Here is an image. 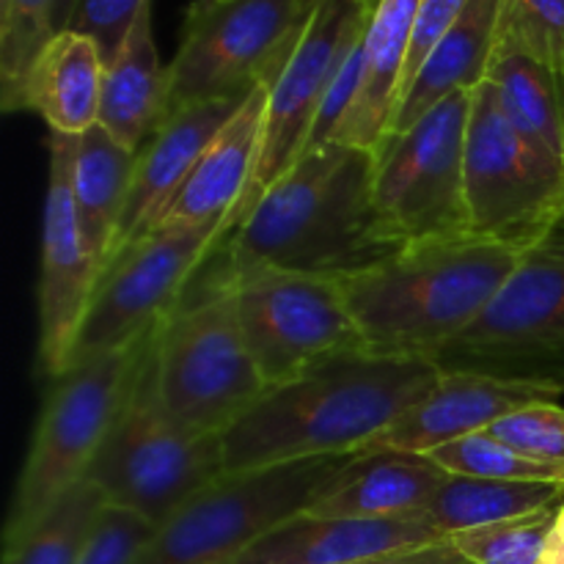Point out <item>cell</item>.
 I'll use <instances>...</instances> for the list:
<instances>
[{
    "label": "cell",
    "mask_w": 564,
    "mask_h": 564,
    "mask_svg": "<svg viewBox=\"0 0 564 564\" xmlns=\"http://www.w3.org/2000/svg\"><path fill=\"white\" fill-rule=\"evenodd\" d=\"M246 99H207L171 108L169 119L138 152L130 198L121 215L113 259L158 226L169 204L193 174L204 149ZM110 259V262H113Z\"/></svg>",
    "instance_id": "cell-17"
},
{
    "label": "cell",
    "mask_w": 564,
    "mask_h": 564,
    "mask_svg": "<svg viewBox=\"0 0 564 564\" xmlns=\"http://www.w3.org/2000/svg\"><path fill=\"white\" fill-rule=\"evenodd\" d=\"M496 47L543 64L564 91V0H501Z\"/></svg>",
    "instance_id": "cell-31"
},
{
    "label": "cell",
    "mask_w": 564,
    "mask_h": 564,
    "mask_svg": "<svg viewBox=\"0 0 564 564\" xmlns=\"http://www.w3.org/2000/svg\"><path fill=\"white\" fill-rule=\"evenodd\" d=\"M471 94L457 91L372 152V198L380 229L397 248L468 235L466 132Z\"/></svg>",
    "instance_id": "cell-11"
},
{
    "label": "cell",
    "mask_w": 564,
    "mask_h": 564,
    "mask_svg": "<svg viewBox=\"0 0 564 564\" xmlns=\"http://www.w3.org/2000/svg\"><path fill=\"white\" fill-rule=\"evenodd\" d=\"M449 540L422 518H323L297 512L229 564H347Z\"/></svg>",
    "instance_id": "cell-19"
},
{
    "label": "cell",
    "mask_w": 564,
    "mask_h": 564,
    "mask_svg": "<svg viewBox=\"0 0 564 564\" xmlns=\"http://www.w3.org/2000/svg\"><path fill=\"white\" fill-rule=\"evenodd\" d=\"M9 3H11V0H0V14H3V11L9 9Z\"/></svg>",
    "instance_id": "cell-40"
},
{
    "label": "cell",
    "mask_w": 564,
    "mask_h": 564,
    "mask_svg": "<svg viewBox=\"0 0 564 564\" xmlns=\"http://www.w3.org/2000/svg\"><path fill=\"white\" fill-rule=\"evenodd\" d=\"M501 0H468L438 47L424 61L411 91L397 108L391 132H400L457 91H474L488 75L496 47Z\"/></svg>",
    "instance_id": "cell-24"
},
{
    "label": "cell",
    "mask_w": 564,
    "mask_h": 564,
    "mask_svg": "<svg viewBox=\"0 0 564 564\" xmlns=\"http://www.w3.org/2000/svg\"><path fill=\"white\" fill-rule=\"evenodd\" d=\"M75 6H77V0H55V11H53L55 33L66 31V25H69L72 14H75Z\"/></svg>",
    "instance_id": "cell-39"
},
{
    "label": "cell",
    "mask_w": 564,
    "mask_h": 564,
    "mask_svg": "<svg viewBox=\"0 0 564 564\" xmlns=\"http://www.w3.org/2000/svg\"><path fill=\"white\" fill-rule=\"evenodd\" d=\"M350 457L226 471L154 532L135 564H229L270 529L306 510Z\"/></svg>",
    "instance_id": "cell-9"
},
{
    "label": "cell",
    "mask_w": 564,
    "mask_h": 564,
    "mask_svg": "<svg viewBox=\"0 0 564 564\" xmlns=\"http://www.w3.org/2000/svg\"><path fill=\"white\" fill-rule=\"evenodd\" d=\"M154 532H158V527L143 521L135 512L108 505L77 564H135L149 540L154 538Z\"/></svg>",
    "instance_id": "cell-34"
},
{
    "label": "cell",
    "mask_w": 564,
    "mask_h": 564,
    "mask_svg": "<svg viewBox=\"0 0 564 564\" xmlns=\"http://www.w3.org/2000/svg\"><path fill=\"white\" fill-rule=\"evenodd\" d=\"M564 505V485L554 482H510V479L457 477L449 474L422 521L438 529L444 538L468 532V529L490 527V523L512 521Z\"/></svg>",
    "instance_id": "cell-26"
},
{
    "label": "cell",
    "mask_w": 564,
    "mask_h": 564,
    "mask_svg": "<svg viewBox=\"0 0 564 564\" xmlns=\"http://www.w3.org/2000/svg\"><path fill=\"white\" fill-rule=\"evenodd\" d=\"M518 259L477 235L438 237L341 275L339 286L369 352L435 358L482 317Z\"/></svg>",
    "instance_id": "cell-3"
},
{
    "label": "cell",
    "mask_w": 564,
    "mask_h": 564,
    "mask_svg": "<svg viewBox=\"0 0 564 564\" xmlns=\"http://www.w3.org/2000/svg\"><path fill=\"white\" fill-rule=\"evenodd\" d=\"M149 3L152 0H77L66 31L94 39L108 66L124 47L132 25Z\"/></svg>",
    "instance_id": "cell-35"
},
{
    "label": "cell",
    "mask_w": 564,
    "mask_h": 564,
    "mask_svg": "<svg viewBox=\"0 0 564 564\" xmlns=\"http://www.w3.org/2000/svg\"><path fill=\"white\" fill-rule=\"evenodd\" d=\"M485 83L532 141L564 158V91L543 64L516 50L494 47Z\"/></svg>",
    "instance_id": "cell-27"
},
{
    "label": "cell",
    "mask_w": 564,
    "mask_h": 564,
    "mask_svg": "<svg viewBox=\"0 0 564 564\" xmlns=\"http://www.w3.org/2000/svg\"><path fill=\"white\" fill-rule=\"evenodd\" d=\"M419 0H380L361 39V75L358 91L336 130L334 141L358 149L380 147L391 132L402 99L408 47H411L413 14Z\"/></svg>",
    "instance_id": "cell-21"
},
{
    "label": "cell",
    "mask_w": 564,
    "mask_h": 564,
    "mask_svg": "<svg viewBox=\"0 0 564 564\" xmlns=\"http://www.w3.org/2000/svg\"><path fill=\"white\" fill-rule=\"evenodd\" d=\"M560 507L452 534V545L471 564H543L545 543Z\"/></svg>",
    "instance_id": "cell-32"
},
{
    "label": "cell",
    "mask_w": 564,
    "mask_h": 564,
    "mask_svg": "<svg viewBox=\"0 0 564 564\" xmlns=\"http://www.w3.org/2000/svg\"><path fill=\"white\" fill-rule=\"evenodd\" d=\"M171 113V75L160 64L152 36V3L141 11L124 47L105 66L99 119L110 135L132 152H141L149 138Z\"/></svg>",
    "instance_id": "cell-22"
},
{
    "label": "cell",
    "mask_w": 564,
    "mask_h": 564,
    "mask_svg": "<svg viewBox=\"0 0 564 564\" xmlns=\"http://www.w3.org/2000/svg\"><path fill=\"white\" fill-rule=\"evenodd\" d=\"M154 336L143 352L130 397L86 479L102 490L110 507L135 512L160 529L193 496L224 477L226 460L220 435L185 427L160 400Z\"/></svg>",
    "instance_id": "cell-4"
},
{
    "label": "cell",
    "mask_w": 564,
    "mask_h": 564,
    "mask_svg": "<svg viewBox=\"0 0 564 564\" xmlns=\"http://www.w3.org/2000/svg\"><path fill=\"white\" fill-rule=\"evenodd\" d=\"M226 237V226L174 224L127 246L105 268L66 367L147 341L182 306Z\"/></svg>",
    "instance_id": "cell-12"
},
{
    "label": "cell",
    "mask_w": 564,
    "mask_h": 564,
    "mask_svg": "<svg viewBox=\"0 0 564 564\" xmlns=\"http://www.w3.org/2000/svg\"><path fill=\"white\" fill-rule=\"evenodd\" d=\"M138 152L116 141L102 124H94L77 135L75 163H72V187H75L77 215L91 242L102 270L113 259L121 215L130 198L135 176Z\"/></svg>",
    "instance_id": "cell-25"
},
{
    "label": "cell",
    "mask_w": 564,
    "mask_h": 564,
    "mask_svg": "<svg viewBox=\"0 0 564 564\" xmlns=\"http://www.w3.org/2000/svg\"><path fill=\"white\" fill-rule=\"evenodd\" d=\"M562 389L534 380L501 378L474 369H444L435 389L364 452L430 455L446 444L485 433L510 413L538 402H556Z\"/></svg>",
    "instance_id": "cell-16"
},
{
    "label": "cell",
    "mask_w": 564,
    "mask_h": 564,
    "mask_svg": "<svg viewBox=\"0 0 564 564\" xmlns=\"http://www.w3.org/2000/svg\"><path fill=\"white\" fill-rule=\"evenodd\" d=\"M490 433L534 460L564 466V408L556 402L521 408L496 422Z\"/></svg>",
    "instance_id": "cell-33"
},
{
    "label": "cell",
    "mask_w": 564,
    "mask_h": 564,
    "mask_svg": "<svg viewBox=\"0 0 564 564\" xmlns=\"http://www.w3.org/2000/svg\"><path fill=\"white\" fill-rule=\"evenodd\" d=\"M433 361L564 391V215L521 253L482 317Z\"/></svg>",
    "instance_id": "cell-10"
},
{
    "label": "cell",
    "mask_w": 564,
    "mask_h": 564,
    "mask_svg": "<svg viewBox=\"0 0 564 564\" xmlns=\"http://www.w3.org/2000/svg\"><path fill=\"white\" fill-rule=\"evenodd\" d=\"M463 185L468 235L518 253L564 215V158L532 141L505 113L490 83L471 94Z\"/></svg>",
    "instance_id": "cell-7"
},
{
    "label": "cell",
    "mask_w": 564,
    "mask_h": 564,
    "mask_svg": "<svg viewBox=\"0 0 564 564\" xmlns=\"http://www.w3.org/2000/svg\"><path fill=\"white\" fill-rule=\"evenodd\" d=\"M372 11L375 6L361 0H319L295 53L286 61L279 80L268 88L262 149L240 220L251 213L264 191L308 152L330 88L347 55L361 42Z\"/></svg>",
    "instance_id": "cell-14"
},
{
    "label": "cell",
    "mask_w": 564,
    "mask_h": 564,
    "mask_svg": "<svg viewBox=\"0 0 564 564\" xmlns=\"http://www.w3.org/2000/svg\"><path fill=\"white\" fill-rule=\"evenodd\" d=\"M446 477L427 455L361 452L328 479L306 512L323 518H419Z\"/></svg>",
    "instance_id": "cell-20"
},
{
    "label": "cell",
    "mask_w": 564,
    "mask_h": 564,
    "mask_svg": "<svg viewBox=\"0 0 564 564\" xmlns=\"http://www.w3.org/2000/svg\"><path fill=\"white\" fill-rule=\"evenodd\" d=\"M444 369L422 356L345 352L273 386L224 433L226 471L361 455L419 405Z\"/></svg>",
    "instance_id": "cell-2"
},
{
    "label": "cell",
    "mask_w": 564,
    "mask_h": 564,
    "mask_svg": "<svg viewBox=\"0 0 564 564\" xmlns=\"http://www.w3.org/2000/svg\"><path fill=\"white\" fill-rule=\"evenodd\" d=\"M394 251L375 213L372 152L330 141L264 191L193 286H224L262 268L341 279Z\"/></svg>",
    "instance_id": "cell-1"
},
{
    "label": "cell",
    "mask_w": 564,
    "mask_h": 564,
    "mask_svg": "<svg viewBox=\"0 0 564 564\" xmlns=\"http://www.w3.org/2000/svg\"><path fill=\"white\" fill-rule=\"evenodd\" d=\"M264 105H268V86H259L257 91L248 94L246 102L204 149L202 160L180 187L158 226L196 224L226 226L229 235L235 231L242 204L251 191L253 174H257Z\"/></svg>",
    "instance_id": "cell-18"
},
{
    "label": "cell",
    "mask_w": 564,
    "mask_h": 564,
    "mask_svg": "<svg viewBox=\"0 0 564 564\" xmlns=\"http://www.w3.org/2000/svg\"><path fill=\"white\" fill-rule=\"evenodd\" d=\"M319 0H193L169 64L171 108L273 86Z\"/></svg>",
    "instance_id": "cell-8"
},
{
    "label": "cell",
    "mask_w": 564,
    "mask_h": 564,
    "mask_svg": "<svg viewBox=\"0 0 564 564\" xmlns=\"http://www.w3.org/2000/svg\"><path fill=\"white\" fill-rule=\"evenodd\" d=\"M154 380L185 427L220 435L268 391L242 336L229 290L191 286L154 336Z\"/></svg>",
    "instance_id": "cell-6"
},
{
    "label": "cell",
    "mask_w": 564,
    "mask_h": 564,
    "mask_svg": "<svg viewBox=\"0 0 564 564\" xmlns=\"http://www.w3.org/2000/svg\"><path fill=\"white\" fill-rule=\"evenodd\" d=\"M105 58L97 42L75 31L50 36L28 69L20 110H33L55 135H83L99 119Z\"/></svg>",
    "instance_id": "cell-23"
},
{
    "label": "cell",
    "mask_w": 564,
    "mask_h": 564,
    "mask_svg": "<svg viewBox=\"0 0 564 564\" xmlns=\"http://www.w3.org/2000/svg\"><path fill=\"white\" fill-rule=\"evenodd\" d=\"M543 564H564V505L560 507V516H556L549 543H545Z\"/></svg>",
    "instance_id": "cell-38"
},
{
    "label": "cell",
    "mask_w": 564,
    "mask_h": 564,
    "mask_svg": "<svg viewBox=\"0 0 564 564\" xmlns=\"http://www.w3.org/2000/svg\"><path fill=\"white\" fill-rule=\"evenodd\" d=\"M55 0H11L0 14V105L20 110V91L28 69L55 33Z\"/></svg>",
    "instance_id": "cell-30"
},
{
    "label": "cell",
    "mask_w": 564,
    "mask_h": 564,
    "mask_svg": "<svg viewBox=\"0 0 564 564\" xmlns=\"http://www.w3.org/2000/svg\"><path fill=\"white\" fill-rule=\"evenodd\" d=\"M347 564H471L460 551L452 545V540L430 545H413V549L389 551L380 556H367V560L347 562Z\"/></svg>",
    "instance_id": "cell-37"
},
{
    "label": "cell",
    "mask_w": 564,
    "mask_h": 564,
    "mask_svg": "<svg viewBox=\"0 0 564 564\" xmlns=\"http://www.w3.org/2000/svg\"><path fill=\"white\" fill-rule=\"evenodd\" d=\"M466 3L468 0H419L416 14H413L405 77H402V99H405V94L411 91L413 80H416L419 72H422L424 61L430 58V53L438 47L441 39H444L446 33H449V28L455 25V20L460 17L463 6Z\"/></svg>",
    "instance_id": "cell-36"
},
{
    "label": "cell",
    "mask_w": 564,
    "mask_h": 564,
    "mask_svg": "<svg viewBox=\"0 0 564 564\" xmlns=\"http://www.w3.org/2000/svg\"><path fill=\"white\" fill-rule=\"evenodd\" d=\"M268 389L301 378L345 352L367 350L339 279L262 268L224 286Z\"/></svg>",
    "instance_id": "cell-13"
},
{
    "label": "cell",
    "mask_w": 564,
    "mask_h": 564,
    "mask_svg": "<svg viewBox=\"0 0 564 564\" xmlns=\"http://www.w3.org/2000/svg\"><path fill=\"white\" fill-rule=\"evenodd\" d=\"M77 135L50 132V185L44 204L42 273H39V372L55 380L64 375L102 262L80 226L72 187Z\"/></svg>",
    "instance_id": "cell-15"
},
{
    "label": "cell",
    "mask_w": 564,
    "mask_h": 564,
    "mask_svg": "<svg viewBox=\"0 0 564 564\" xmlns=\"http://www.w3.org/2000/svg\"><path fill=\"white\" fill-rule=\"evenodd\" d=\"M152 336L130 350L72 364L53 380L17 479L6 518V545L20 543L61 496L86 479L99 446L130 397Z\"/></svg>",
    "instance_id": "cell-5"
},
{
    "label": "cell",
    "mask_w": 564,
    "mask_h": 564,
    "mask_svg": "<svg viewBox=\"0 0 564 564\" xmlns=\"http://www.w3.org/2000/svg\"><path fill=\"white\" fill-rule=\"evenodd\" d=\"M105 507L102 490L83 479L33 523L20 543L6 545L3 564H77Z\"/></svg>",
    "instance_id": "cell-28"
},
{
    "label": "cell",
    "mask_w": 564,
    "mask_h": 564,
    "mask_svg": "<svg viewBox=\"0 0 564 564\" xmlns=\"http://www.w3.org/2000/svg\"><path fill=\"white\" fill-rule=\"evenodd\" d=\"M361 3H367V6H378L380 0H361Z\"/></svg>",
    "instance_id": "cell-41"
},
{
    "label": "cell",
    "mask_w": 564,
    "mask_h": 564,
    "mask_svg": "<svg viewBox=\"0 0 564 564\" xmlns=\"http://www.w3.org/2000/svg\"><path fill=\"white\" fill-rule=\"evenodd\" d=\"M427 457L438 463L446 474H457V477L564 485V466L534 460L507 441L496 438L490 430L441 446V449L430 452Z\"/></svg>",
    "instance_id": "cell-29"
}]
</instances>
